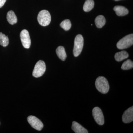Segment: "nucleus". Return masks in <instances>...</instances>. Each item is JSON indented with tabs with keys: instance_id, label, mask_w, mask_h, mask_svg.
<instances>
[{
	"instance_id": "nucleus-4",
	"label": "nucleus",
	"mask_w": 133,
	"mask_h": 133,
	"mask_svg": "<svg viewBox=\"0 0 133 133\" xmlns=\"http://www.w3.org/2000/svg\"><path fill=\"white\" fill-rule=\"evenodd\" d=\"M84 46V38L81 35L76 36L74 40L73 54L77 57L80 55Z\"/></svg>"
},
{
	"instance_id": "nucleus-13",
	"label": "nucleus",
	"mask_w": 133,
	"mask_h": 133,
	"mask_svg": "<svg viewBox=\"0 0 133 133\" xmlns=\"http://www.w3.org/2000/svg\"><path fill=\"white\" fill-rule=\"evenodd\" d=\"M56 52L59 59L62 61H65L66 59L67 55L64 48L63 46H59L56 50Z\"/></svg>"
},
{
	"instance_id": "nucleus-11",
	"label": "nucleus",
	"mask_w": 133,
	"mask_h": 133,
	"mask_svg": "<svg viewBox=\"0 0 133 133\" xmlns=\"http://www.w3.org/2000/svg\"><path fill=\"white\" fill-rule=\"evenodd\" d=\"M114 10L116 12V14L118 16H124L128 14L127 9L122 6H116L114 8Z\"/></svg>"
},
{
	"instance_id": "nucleus-14",
	"label": "nucleus",
	"mask_w": 133,
	"mask_h": 133,
	"mask_svg": "<svg viewBox=\"0 0 133 133\" xmlns=\"http://www.w3.org/2000/svg\"><path fill=\"white\" fill-rule=\"evenodd\" d=\"M95 25L98 28H101L104 26L106 23V19L103 15L98 16L95 20Z\"/></svg>"
},
{
	"instance_id": "nucleus-18",
	"label": "nucleus",
	"mask_w": 133,
	"mask_h": 133,
	"mask_svg": "<svg viewBox=\"0 0 133 133\" xmlns=\"http://www.w3.org/2000/svg\"><path fill=\"white\" fill-rule=\"evenodd\" d=\"M60 26L61 28L65 30L68 31L71 28V22L69 19H66V20L63 21L60 23Z\"/></svg>"
},
{
	"instance_id": "nucleus-16",
	"label": "nucleus",
	"mask_w": 133,
	"mask_h": 133,
	"mask_svg": "<svg viewBox=\"0 0 133 133\" xmlns=\"http://www.w3.org/2000/svg\"><path fill=\"white\" fill-rule=\"evenodd\" d=\"M93 0H86L83 6V10L85 12H89L92 10L94 7Z\"/></svg>"
},
{
	"instance_id": "nucleus-20",
	"label": "nucleus",
	"mask_w": 133,
	"mask_h": 133,
	"mask_svg": "<svg viewBox=\"0 0 133 133\" xmlns=\"http://www.w3.org/2000/svg\"><path fill=\"white\" fill-rule=\"evenodd\" d=\"M6 0H0V8L2 7L4 5Z\"/></svg>"
},
{
	"instance_id": "nucleus-15",
	"label": "nucleus",
	"mask_w": 133,
	"mask_h": 133,
	"mask_svg": "<svg viewBox=\"0 0 133 133\" xmlns=\"http://www.w3.org/2000/svg\"><path fill=\"white\" fill-rule=\"evenodd\" d=\"M128 53L125 51H123L116 53L115 55V58L116 61L121 62L128 58Z\"/></svg>"
},
{
	"instance_id": "nucleus-17",
	"label": "nucleus",
	"mask_w": 133,
	"mask_h": 133,
	"mask_svg": "<svg viewBox=\"0 0 133 133\" xmlns=\"http://www.w3.org/2000/svg\"><path fill=\"white\" fill-rule=\"evenodd\" d=\"M9 43V40L8 36L0 32V45L3 47L7 46Z\"/></svg>"
},
{
	"instance_id": "nucleus-12",
	"label": "nucleus",
	"mask_w": 133,
	"mask_h": 133,
	"mask_svg": "<svg viewBox=\"0 0 133 133\" xmlns=\"http://www.w3.org/2000/svg\"><path fill=\"white\" fill-rule=\"evenodd\" d=\"M7 19L9 23L12 25L16 24L17 22V17L14 12L12 10H10L8 12L7 15Z\"/></svg>"
},
{
	"instance_id": "nucleus-19",
	"label": "nucleus",
	"mask_w": 133,
	"mask_h": 133,
	"mask_svg": "<svg viewBox=\"0 0 133 133\" xmlns=\"http://www.w3.org/2000/svg\"><path fill=\"white\" fill-rule=\"evenodd\" d=\"M133 67V63L130 59L126 60L123 63L121 66V69L123 70H128Z\"/></svg>"
},
{
	"instance_id": "nucleus-10",
	"label": "nucleus",
	"mask_w": 133,
	"mask_h": 133,
	"mask_svg": "<svg viewBox=\"0 0 133 133\" xmlns=\"http://www.w3.org/2000/svg\"><path fill=\"white\" fill-rule=\"evenodd\" d=\"M72 129L76 133H88L87 130L78 122L73 121L72 126Z\"/></svg>"
},
{
	"instance_id": "nucleus-9",
	"label": "nucleus",
	"mask_w": 133,
	"mask_h": 133,
	"mask_svg": "<svg viewBox=\"0 0 133 133\" xmlns=\"http://www.w3.org/2000/svg\"><path fill=\"white\" fill-rule=\"evenodd\" d=\"M122 121L125 123H129L133 121V107L129 108L124 112L122 115Z\"/></svg>"
},
{
	"instance_id": "nucleus-8",
	"label": "nucleus",
	"mask_w": 133,
	"mask_h": 133,
	"mask_svg": "<svg viewBox=\"0 0 133 133\" xmlns=\"http://www.w3.org/2000/svg\"><path fill=\"white\" fill-rule=\"evenodd\" d=\"M20 37L23 46L26 49H29L31 45V40L28 30L26 29L22 30L20 34Z\"/></svg>"
},
{
	"instance_id": "nucleus-1",
	"label": "nucleus",
	"mask_w": 133,
	"mask_h": 133,
	"mask_svg": "<svg viewBox=\"0 0 133 133\" xmlns=\"http://www.w3.org/2000/svg\"><path fill=\"white\" fill-rule=\"evenodd\" d=\"M95 85L98 90L102 93H107L109 90L108 81L104 77H98L95 81Z\"/></svg>"
},
{
	"instance_id": "nucleus-7",
	"label": "nucleus",
	"mask_w": 133,
	"mask_h": 133,
	"mask_svg": "<svg viewBox=\"0 0 133 133\" xmlns=\"http://www.w3.org/2000/svg\"><path fill=\"white\" fill-rule=\"evenodd\" d=\"M27 119L29 124L33 128L37 131H41L43 127V124L38 118L31 115L29 116Z\"/></svg>"
},
{
	"instance_id": "nucleus-2",
	"label": "nucleus",
	"mask_w": 133,
	"mask_h": 133,
	"mask_svg": "<svg viewBox=\"0 0 133 133\" xmlns=\"http://www.w3.org/2000/svg\"><path fill=\"white\" fill-rule=\"evenodd\" d=\"M133 44V34L127 35L121 39L116 44L117 48L122 50L131 47Z\"/></svg>"
},
{
	"instance_id": "nucleus-3",
	"label": "nucleus",
	"mask_w": 133,
	"mask_h": 133,
	"mask_svg": "<svg viewBox=\"0 0 133 133\" xmlns=\"http://www.w3.org/2000/svg\"><path fill=\"white\" fill-rule=\"evenodd\" d=\"M37 20L41 26H48L51 21V16L49 12L45 10H41L38 15Z\"/></svg>"
},
{
	"instance_id": "nucleus-21",
	"label": "nucleus",
	"mask_w": 133,
	"mask_h": 133,
	"mask_svg": "<svg viewBox=\"0 0 133 133\" xmlns=\"http://www.w3.org/2000/svg\"><path fill=\"white\" fill-rule=\"evenodd\" d=\"M114 1H120V0H114Z\"/></svg>"
},
{
	"instance_id": "nucleus-5",
	"label": "nucleus",
	"mask_w": 133,
	"mask_h": 133,
	"mask_svg": "<svg viewBox=\"0 0 133 133\" xmlns=\"http://www.w3.org/2000/svg\"><path fill=\"white\" fill-rule=\"evenodd\" d=\"M46 71L45 63L42 60H39L36 63L33 69V75L35 78L42 76Z\"/></svg>"
},
{
	"instance_id": "nucleus-6",
	"label": "nucleus",
	"mask_w": 133,
	"mask_h": 133,
	"mask_svg": "<svg viewBox=\"0 0 133 133\" xmlns=\"http://www.w3.org/2000/svg\"><path fill=\"white\" fill-rule=\"evenodd\" d=\"M92 115L95 121L98 125H102L104 124V118L101 109L95 107L92 110Z\"/></svg>"
}]
</instances>
